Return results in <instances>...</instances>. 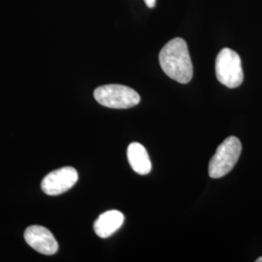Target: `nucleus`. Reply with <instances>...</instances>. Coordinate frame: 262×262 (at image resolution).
I'll return each mask as SVG.
<instances>
[{
    "instance_id": "nucleus-1",
    "label": "nucleus",
    "mask_w": 262,
    "mask_h": 262,
    "mask_svg": "<svg viewBox=\"0 0 262 262\" xmlns=\"http://www.w3.org/2000/svg\"><path fill=\"white\" fill-rule=\"evenodd\" d=\"M159 63L169 78L181 84L190 82L193 75V66L187 42L183 38H174L161 49Z\"/></svg>"
},
{
    "instance_id": "nucleus-2",
    "label": "nucleus",
    "mask_w": 262,
    "mask_h": 262,
    "mask_svg": "<svg viewBox=\"0 0 262 262\" xmlns=\"http://www.w3.org/2000/svg\"><path fill=\"white\" fill-rule=\"evenodd\" d=\"M95 100L105 107L113 109H127L136 106L140 95L133 89L122 84H105L94 91Z\"/></svg>"
},
{
    "instance_id": "nucleus-3",
    "label": "nucleus",
    "mask_w": 262,
    "mask_h": 262,
    "mask_svg": "<svg viewBox=\"0 0 262 262\" xmlns=\"http://www.w3.org/2000/svg\"><path fill=\"white\" fill-rule=\"evenodd\" d=\"M242 145L240 140L230 136L216 149L209 163V175L211 178H222L229 173L240 158Z\"/></svg>"
},
{
    "instance_id": "nucleus-4",
    "label": "nucleus",
    "mask_w": 262,
    "mask_h": 262,
    "mask_svg": "<svg viewBox=\"0 0 262 262\" xmlns=\"http://www.w3.org/2000/svg\"><path fill=\"white\" fill-rule=\"evenodd\" d=\"M215 74L219 82L229 89L241 85L244 73L239 55L231 49H223L215 59Z\"/></svg>"
},
{
    "instance_id": "nucleus-5",
    "label": "nucleus",
    "mask_w": 262,
    "mask_h": 262,
    "mask_svg": "<svg viewBox=\"0 0 262 262\" xmlns=\"http://www.w3.org/2000/svg\"><path fill=\"white\" fill-rule=\"evenodd\" d=\"M79 178L75 168L66 166L49 173L41 183L42 190L51 196L66 192L77 183Z\"/></svg>"
},
{
    "instance_id": "nucleus-6",
    "label": "nucleus",
    "mask_w": 262,
    "mask_h": 262,
    "mask_svg": "<svg viewBox=\"0 0 262 262\" xmlns=\"http://www.w3.org/2000/svg\"><path fill=\"white\" fill-rule=\"evenodd\" d=\"M25 240L36 252L46 255L55 254L58 250V244L54 234L41 225L28 226L25 231Z\"/></svg>"
},
{
    "instance_id": "nucleus-7",
    "label": "nucleus",
    "mask_w": 262,
    "mask_h": 262,
    "mask_svg": "<svg viewBox=\"0 0 262 262\" xmlns=\"http://www.w3.org/2000/svg\"><path fill=\"white\" fill-rule=\"evenodd\" d=\"M124 222V215L118 210H110L98 216L94 225V232L100 238H108L118 231Z\"/></svg>"
},
{
    "instance_id": "nucleus-8",
    "label": "nucleus",
    "mask_w": 262,
    "mask_h": 262,
    "mask_svg": "<svg viewBox=\"0 0 262 262\" xmlns=\"http://www.w3.org/2000/svg\"><path fill=\"white\" fill-rule=\"evenodd\" d=\"M127 159L131 168L140 175H147L151 170L149 155L140 143L133 142L127 148Z\"/></svg>"
},
{
    "instance_id": "nucleus-9",
    "label": "nucleus",
    "mask_w": 262,
    "mask_h": 262,
    "mask_svg": "<svg viewBox=\"0 0 262 262\" xmlns=\"http://www.w3.org/2000/svg\"><path fill=\"white\" fill-rule=\"evenodd\" d=\"M146 5L149 7V8H154L156 6V2L157 0H144Z\"/></svg>"
},
{
    "instance_id": "nucleus-10",
    "label": "nucleus",
    "mask_w": 262,
    "mask_h": 262,
    "mask_svg": "<svg viewBox=\"0 0 262 262\" xmlns=\"http://www.w3.org/2000/svg\"><path fill=\"white\" fill-rule=\"evenodd\" d=\"M256 262H262V256L261 257H259V258H257Z\"/></svg>"
}]
</instances>
